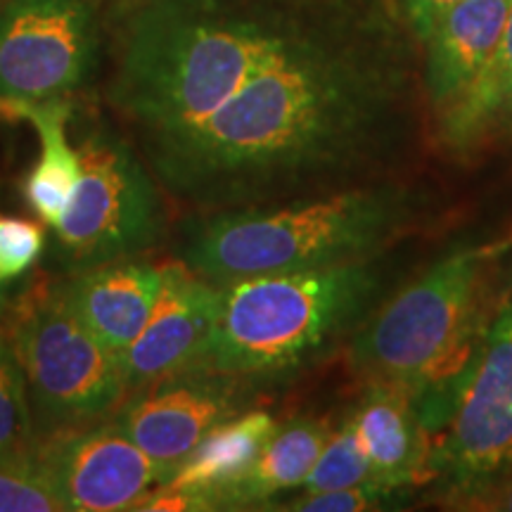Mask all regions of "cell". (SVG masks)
I'll return each instance as SVG.
<instances>
[{"instance_id": "obj_1", "label": "cell", "mask_w": 512, "mask_h": 512, "mask_svg": "<svg viewBox=\"0 0 512 512\" xmlns=\"http://www.w3.org/2000/svg\"><path fill=\"white\" fill-rule=\"evenodd\" d=\"M406 29L389 0H361L140 155L174 214L323 195L392 162L411 131Z\"/></svg>"}, {"instance_id": "obj_2", "label": "cell", "mask_w": 512, "mask_h": 512, "mask_svg": "<svg viewBox=\"0 0 512 512\" xmlns=\"http://www.w3.org/2000/svg\"><path fill=\"white\" fill-rule=\"evenodd\" d=\"M361 0H114L102 102L140 155Z\"/></svg>"}, {"instance_id": "obj_3", "label": "cell", "mask_w": 512, "mask_h": 512, "mask_svg": "<svg viewBox=\"0 0 512 512\" xmlns=\"http://www.w3.org/2000/svg\"><path fill=\"white\" fill-rule=\"evenodd\" d=\"M422 214L411 185L361 183L299 200L178 216L176 259L209 283L380 256Z\"/></svg>"}, {"instance_id": "obj_4", "label": "cell", "mask_w": 512, "mask_h": 512, "mask_svg": "<svg viewBox=\"0 0 512 512\" xmlns=\"http://www.w3.org/2000/svg\"><path fill=\"white\" fill-rule=\"evenodd\" d=\"M498 245L456 247L434 261L375 316L358 325L349 366L366 384L411 389L422 425L441 432L456 413L503 294Z\"/></svg>"}, {"instance_id": "obj_5", "label": "cell", "mask_w": 512, "mask_h": 512, "mask_svg": "<svg viewBox=\"0 0 512 512\" xmlns=\"http://www.w3.org/2000/svg\"><path fill=\"white\" fill-rule=\"evenodd\" d=\"M384 283L377 256L216 285L219 304L197 368L259 396L302 375L368 316Z\"/></svg>"}, {"instance_id": "obj_6", "label": "cell", "mask_w": 512, "mask_h": 512, "mask_svg": "<svg viewBox=\"0 0 512 512\" xmlns=\"http://www.w3.org/2000/svg\"><path fill=\"white\" fill-rule=\"evenodd\" d=\"M0 323L22 361L38 439L110 420L126 399L124 356L81 323L57 273L17 280Z\"/></svg>"}, {"instance_id": "obj_7", "label": "cell", "mask_w": 512, "mask_h": 512, "mask_svg": "<svg viewBox=\"0 0 512 512\" xmlns=\"http://www.w3.org/2000/svg\"><path fill=\"white\" fill-rule=\"evenodd\" d=\"M76 150L81 178L48 242V271L69 275L157 252L174 209L117 121L95 114Z\"/></svg>"}, {"instance_id": "obj_8", "label": "cell", "mask_w": 512, "mask_h": 512, "mask_svg": "<svg viewBox=\"0 0 512 512\" xmlns=\"http://www.w3.org/2000/svg\"><path fill=\"white\" fill-rule=\"evenodd\" d=\"M114 0H5L0 102L79 100L102 79Z\"/></svg>"}, {"instance_id": "obj_9", "label": "cell", "mask_w": 512, "mask_h": 512, "mask_svg": "<svg viewBox=\"0 0 512 512\" xmlns=\"http://www.w3.org/2000/svg\"><path fill=\"white\" fill-rule=\"evenodd\" d=\"M512 458V285L496 306L475 373L432 441L427 482L439 501L482 482Z\"/></svg>"}, {"instance_id": "obj_10", "label": "cell", "mask_w": 512, "mask_h": 512, "mask_svg": "<svg viewBox=\"0 0 512 512\" xmlns=\"http://www.w3.org/2000/svg\"><path fill=\"white\" fill-rule=\"evenodd\" d=\"M256 394L209 368H185L128 392L110 422L152 460L159 484L174 479L216 425L247 411Z\"/></svg>"}, {"instance_id": "obj_11", "label": "cell", "mask_w": 512, "mask_h": 512, "mask_svg": "<svg viewBox=\"0 0 512 512\" xmlns=\"http://www.w3.org/2000/svg\"><path fill=\"white\" fill-rule=\"evenodd\" d=\"M67 512L133 510L159 486L157 467L110 420L38 439Z\"/></svg>"}, {"instance_id": "obj_12", "label": "cell", "mask_w": 512, "mask_h": 512, "mask_svg": "<svg viewBox=\"0 0 512 512\" xmlns=\"http://www.w3.org/2000/svg\"><path fill=\"white\" fill-rule=\"evenodd\" d=\"M219 290L181 259L162 261V290L150 320L124 351L128 392L202 363L216 320Z\"/></svg>"}, {"instance_id": "obj_13", "label": "cell", "mask_w": 512, "mask_h": 512, "mask_svg": "<svg viewBox=\"0 0 512 512\" xmlns=\"http://www.w3.org/2000/svg\"><path fill=\"white\" fill-rule=\"evenodd\" d=\"M60 278L64 297L81 323L107 349L124 356L155 309L162 290V261L131 256Z\"/></svg>"}, {"instance_id": "obj_14", "label": "cell", "mask_w": 512, "mask_h": 512, "mask_svg": "<svg viewBox=\"0 0 512 512\" xmlns=\"http://www.w3.org/2000/svg\"><path fill=\"white\" fill-rule=\"evenodd\" d=\"M512 0H458L422 36V86L432 119L467 91L494 55Z\"/></svg>"}, {"instance_id": "obj_15", "label": "cell", "mask_w": 512, "mask_h": 512, "mask_svg": "<svg viewBox=\"0 0 512 512\" xmlns=\"http://www.w3.org/2000/svg\"><path fill=\"white\" fill-rule=\"evenodd\" d=\"M370 460L373 484L399 494L427 482L432 437L422 425L415 394L401 384H366V394L349 413Z\"/></svg>"}, {"instance_id": "obj_16", "label": "cell", "mask_w": 512, "mask_h": 512, "mask_svg": "<svg viewBox=\"0 0 512 512\" xmlns=\"http://www.w3.org/2000/svg\"><path fill=\"white\" fill-rule=\"evenodd\" d=\"M74 110V98L0 102V124H29L41 143V155L22 178L19 192L31 214L50 230L62 221L81 178L79 150L69 140Z\"/></svg>"}, {"instance_id": "obj_17", "label": "cell", "mask_w": 512, "mask_h": 512, "mask_svg": "<svg viewBox=\"0 0 512 512\" xmlns=\"http://www.w3.org/2000/svg\"><path fill=\"white\" fill-rule=\"evenodd\" d=\"M437 143L465 159L512 131V8L503 36L484 69L444 114L434 119Z\"/></svg>"}, {"instance_id": "obj_18", "label": "cell", "mask_w": 512, "mask_h": 512, "mask_svg": "<svg viewBox=\"0 0 512 512\" xmlns=\"http://www.w3.org/2000/svg\"><path fill=\"white\" fill-rule=\"evenodd\" d=\"M332 432L328 418H297L275 427L254 463L219 496L216 510H264L287 491L302 489Z\"/></svg>"}, {"instance_id": "obj_19", "label": "cell", "mask_w": 512, "mask_h": 512, "mask_svg": "<svg viewBox=\"0 0 512 512\" xmlns=\"http://www.w3.org/2000/svg\"><path fill=\"white\" fill-rule=\"evenodd\" d=\"M280 422L264 408L242 411L216 425L166 484L190 491L204 510H216L219 496L238 479L271 439Z\"/></svg>"}, {"instance_id": "obj_20", "label": "cell", "mask_w": 512, "mask_h": 512, "mask_svg": "<svg viewBox=\"0 0 512 512\" xmlns=\"http://www.w3.org/2000/svg\"><path fill=\"white\" fill-rule=\"evenodd\" d=\"M0 512H67L36 446L0 453Z\"/></svg>"}, {"instance_id": "obj_21", "label": "cell", "mask_w": 512, "mask_h": 512, "mask_svg": "<svg viewBox=\"0 0 512 512\" xmlns=\"http://www.w3.org/2000/svg\"><path fill=\"white\" fill-rule=\"evenodd\" d=\"M36 444L27 377L8 330L0 323V453L27 451Z\"/></svg>"}, {"instance_id": "obj_22", "label": "cell", "mask_w": 512, "mask_h": 512, "mask_svg": "<svg viewBox=\"0 0 512 512\" xmlns=\"http://www.w3.org/2000/svg\"><path fill=\"white\" fill-rule=\"evenodd\" d=\"M373 484V470L370 460L363 451L361 439H358L356 425L347 415L337 427H332L323 451L311 467L309 477L302 489L304 491H323V489H344V486Z\"/></svg>"}, {"instance_id": "obj_23", "label": "cell", "mask_w": 512, "mask_h": 512, "mask_svg": "<svg viewBox=\"0 0 512 512\" xmlns=\"http://www.w3.org/2000/svg\"><path fill=\"white\" fill-rule=\"evenodd\" d=\"M46 249L48 235L41 221L0 211V283L27 278Z\"/></svg>"}, {"instance_id": "obj_24", "label": "cell", "mask_w": 512, "mask_h": 512, "mask_svg": "<svg viewBox=\"0 0 512 512\" xmlns=\"http://www.w3.org/2000/svg\"><path fill=\"white\" fill-rule=\"evenodd\" d=\"M396 494L382 489L377 484L344 486V489H323L304 491L292 498H275L264 510H285V512H366L389 508Z\"/></svg>"}, {"instance_id": "obj_25", "label": "cell", "mask_w": 512, "mask_h": 512, "mask_svg": "<svg viewBox=\"0 0 512 512\" xmlns=\"http://www.w3.org/2000/svg\"><path fill=\"white\" fill-rule=\"evenodd\" d=\"M448 510L465 512H512V458L501 470L470 489L446 496L439 501Z\"/></svg>"}, {"instance_id": "obj_26", "label": "cell", "mask_w": 512, "mask_h": 512, "mask_svg": "<svg viewBox=\"0 0 512 512\" xmlns=\"http://www.w3.org/2000/svg\"><path fill=\"white\" fill-rule=\"evenodd\" d=\"M389 3L399 12L408 31L422 41V36L432 29V24L458 0H389Z\"/></svg>"}, {"instance_id": "obj_27", "label": "cell", "mask_w": 512, "mask_h": 512, "mask_svg": "<svg viewBox=\"0 0 512 512\" xmlns=\"http://www.w3.org/2000/svg\"><path fill=\"white\" fill-rule=\"evenodd\" d=\"M12 287H15V283H12V285L0 283V311H3V306L8 304V299H10V294H12Z\"/></svg>"}, {"instance_id": "obj_28", "label": "cell", "mask_w": 512, "mask_h": 512, "mask_svg": "<svg viewBox=\"0 0 512 512\" xmlns=\"http://www.w3.org/2000/svg\"><path fill=\"white\" fill-rule=\"evenodd\" d=\"M501 245H503V247H505V249H508V247H510V245H512V240H503V242H501Z\"/></svg>"}, {"instance_id": "obj_29", "label": "cell", "mask_w": 512, "mask_h": 512, "mask_svg": "<svg viewBox=\"0 0 512 512\" xmlns=\"http://www.w3.org/2000/svg\"><path fill=\"white\" fill-rule=\"evenodd\" d=\"M3 5H5V0H0V8H3Z\"/></svg>"}]
</instances>
